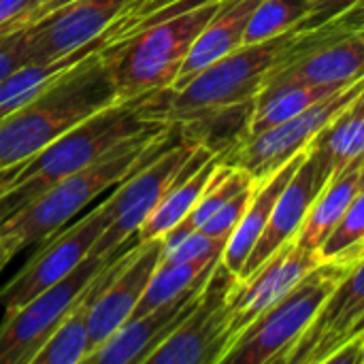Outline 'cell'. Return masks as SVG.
<instances>
[{"instance_id":"1","label":"cell","mask_w":364,"mask_h":364,"mask_svg":"<svg viewBox=\"0 0 364 364\" xmlns=\"http://www.w3.org/2000/svg\"><path fill=\"white\" fill-rule=\"evenodd\" d=\"M168 94L171 87L130 100H115L68 128L30 160L21 162L6 188V194L15 203V211L51 183L94 164L117 145L147 130L171 126L164 115Z\"/></svg>"},{"instance_id":"2","label":"cell","mask_w":364,"mask_h":364,"mask_svg":"<svg viewBox=\"0 0 364 364\" xmlns=\"http://www.w3.org/2000/svg\"><path fill=\"white\" fill-rule=\"evenodd\" d=\"M222 0H179L115 34L100 58L109 70L117 100H130L175 85L196 36Z\"/></svg>"},{"instance_id":"3","label":"cell","mask_w":364,"mask_h":364,"mask_svg":"<svg viewBox=\"0 0 364 364\" xmlns=\"http://www.w3.org/2000/svg\"><path fill=\"white\" fill-rule=\"evenodd\" d=\"M177 124L147 130L96 160L94 164L51 183L28 205L0 222V239L17 254L23 247L53 237L70 218L85 209L98 194L124 181L139 166L154 160L179 139Z\"/></svg>"},{"instance_id":"4","label":"cell","mask_w":364,"mask_h":364,"mask_svg":"<svg viewBox=\"0 0 364 364\" xmlns=\"http://www.w3.org/2000/svg\"><path fill=\"white\" fill-rule=\"evenodd\" d=\"M115 100V87L98 49L0 117V171L30 160L68 128Z\"/></svg>"},{"instance_id":"5","label":"cell","mask_w":364,"mask_h":364,"mask_svg":"<svg viewBox=\"0 0 364 364\" xmlns=\"http://www.w3.org/2000/svg\"><path fill=\"white\" fill-rule=\"evenodd\" d=\"M305 26H296L262 43H243L239 49L205 66L181 87L168 94L166 119L173 124L190 113L256 98L267 77L290 55Z\"/></svg>"},{"instance_id":"6","label":"cell","mask_w":364,"mask_h":364,"mask_svg":"<svg viewBox=\"0 0 364 364\" xmlns=\"http://www.w3.org/2000/svg\"><path fill=\"white\" fill-rule=\"evenodd\" d=\"M348 271L346 264L322 260L237 337L222 364H286Z\"/></svg>"},{"instance_id":"7","label":"cell","mask_w":364,"mask_h":364,"mask_svg":"<svg viewBox=\"0 0 364 364\" xmlns=\"http://www.w3.org/2000/svg\"><path fill=\"white\" fill-rule=\"evenodd\" d=\"M239 284L220 258L188 318L147 356L145 364H222L235 337L230 333V294Z\"/></svg>"},{"instance_id":"8","label":"cell","mask_w":364,"mask_h":364,"mask_svg":"<svg viewBox=\"0 0 364 364\" xmlns=\"http://www.w3.org/2000/svg\"><path fill=\"white\" fill-rule=\"evenodd\" d=\"M196 147L198 145L179 136L171 147L117 183V190L102 203L109 226L94 243L90 256L109 258L119 254V247L141 230L149 213L177 181Z\"/></svg>"},{"instance_id":"9","label":"cell","mask_w":364,"mask_h":364,"mask_svg":"<svg viewBox=\"0 0 364 364\" xmlns=\"http://www.w3.org/2000/svg\"><path fill=\"white\" fill-rule=\"evenodd\" d=\"M363 87L364 77L322 98L299 115L250 134L241 145L228 151L222 162L243 168L256 181L271 177L294 156L309 149L311 141L358 96Z\"/></svg>"},{"instance_id":"10","label":"cell","mask_w":364,"mask_h":364,"mask_svg":"<svg viewBox=\"0 0 364 364\" xmlns=\"http://www.w3.org/2000/svg\"><path fill=\"white\" fill-rule=\"evenodd\" d=\"M109 258L87 256L62 282L43 290L21 307L6 311L0 324V364H32L34 356Z\"/></svg>"},{"instance_id":"11","label":"cell","mask_w":364,"mask_h":364,"mask_svg":"<svg viewBox=\"0 0 364 364\" xmlns=\"http://www.w3.org/2000/svg\"><path fill=\"white\" fill-rule=\"evenodd\" d=\"M143 0H73L28 26V62L45 64L113 34Z\"/></svg>"},{"instance_id":"12","label":"cell","mask_w":364,"mask_h":364,"mask_svg":"<svg viewBox=\"0 0 364 364\" xmlns=\"http://www.w3.org/2000/svg\"><path fill=\"white\" fill-rule=\"evenodd\" d=\"M109 226V215L105 207H96L83 220L55 235L28 264L0 290V305L6 311H13L41 294L43 290L55 286L66 275H70L92 252L98 237Z\"/></svg>"},{"instance_id":"13","label":"cell","mask_w":364,"mask_h":364,"mask_svg":"<svg viewBox=\"0 0 364 364\" xmlns=\"http://www.w3.org/2000/svg\"><path fill=\"white\" fill-rule=\"evenodd\" d=\"M164 254L162 239L139 243L113 256L111 271L90 309V343L92 350L102 346L126 320L132 318L151 275Z\"/></svg>"},{"instance_id":"14","label":"cell","mask_w":364,"mask_h":364,"mask_svg":"<svg viewBox=\"0 0 364 364\" xmlns=\"http://www.w3.org/2000/svg\"><path fill=\"white\" fill-rule=\"evenodd\" d=\"M364 337V256L350 267L286 364H326L346 343Z\"/></svg>"},{"instance_id":"15","label":"cell","mask_w":364,"mask_h":364,"mask_svg":"<svg viewBox=\"0 0 364 364\" xmlns=\"http://www.w3.org/2000/svg\"><path fill=\"white\" fill-rule=\"evenodd\" d=\"M364 77V28L335 38L309 43L303 32L286 58L264 81V87L311 83L346 85ZM262 87V90H264Z\"/></svg>"},{"instance_id":"16","label":"cell","mask_w":364,"mask_h":364,"mask_svg":"<svg viewBox=\"0 0 364 364\" xmlns=\"http://www.w3.org/2000/svg\"><path fill=\"white\" fill-rule=\"evenodd\" d=\"M320 262L322 258L318 252L290 239L250 277L239 279L230 294V333L235 341L262 311L288 294Z\"/></svg>"},{"instance_id":"17","label":"cell","mask_w":364,"mask_h":364,"mask_svg":"<svg viewBox=\"0 0 364 364\" xmlns=\"http://www.w3.org/2000/svg\"><path fill=\"white\" fill-rule=\"evenodd\" d=\"M211 273L200 277L177 299L156 307L149 314L126 320L102 346H98L85 364H145L147 356L188 318Z\"/></svg>"},{"instance_id":"18","label":"cell","mask_w":364,"mask_h":364,"mask_svg":"<svg viewBox=\"0 0 364 364\" xmlns=\"http://www.w3.org/2000/svg\"><path fill=\"white\" fill-rule=\"evenodd\" d=\"M324 186H326V177L320 173L316 158L307 149L305 160L301 162V166L290 177L288 186L279 194L258 243L254 245L250 258L245 260V264L239 273V279L250 277L284 243H288L290 239L296 237V232L301 230L316 196L320 194V190Z\"/></svg>"},{"instance_id":"19","label":"cell","mask_w":364,"mask_h":364,"mask_svg":"<svg viewBox=\"0 0 364 364\" xmlns=\"http://www.w3.org/2000/svg\"><path fill=\"white\" fill-rule=\"evenodd\" d=\"M258 4L260 0H222L209 23L190 47L173 90L181 87L205 66L239 49L245 43L247 23Z\"/></svg>"},{"instance_id":"20","label":"cell","mask_w":364,"mask_h":364,"mask_svg":"<svg viewBox=\"0 0 364 364\" xmlns=\"http://www.w3.org/2000/svg\"><path fill=\"white\" fill-rule=\"evenodd\" d=\"M220 162V156H213L205 147H196L177 181L168 188V192L162 196V200L156 205V209L149 213V218L136 232V241L145 243L151 239H160L171 228H175L194 209Z\"/></svg>"},{"instance_id":"21","label":"cell","mask_w":364,"mask_h":364,"mask_svg":"<svg viewBox=\"0 0 364 364\" xmlns=\"http://www.w3.org/2000/svg\"><path fill=\"white\" fill-rule=\"evenodd\" d=\"M307 156V149L301 151L299 156H294L290 162H286L279 171H275L271 177L258 181L256 186V192L247 205V211L243 213L241 222L237 224V228L232 230V235L228 237L226 241V247L222 252V262L232 271V273H241L245 260L250 258L254 245L258 243L269 218H271V211L279 198V194L284 192V188L288 186L290 177L294 175V171L301 166V162L305 160Z\"/></svg>"},{"instance_id":"22","label":"cell","mask_w":364,"mask_h":364,"mask_svg":"<svg viewBox=\"0 0 364 364\" xmlns=\"http://www.w3.org/2000/svg\"><path fill=\"white\" fill-rule=\"evenodd\" d=\"M254 113L256 98H250L226 107L203 109L173 124H177L181 139L209 149L213 156L224 158L252 134Z\"/></svg>"},{"instance_id":"23","label":"cell","mask_w":364,"mask_h":364,"mask_svg":"<svg viewBox=\"0 0 364 364\" xmlns=\"http://www.w3.org/2000/svg\"><path fill=\"white\" fill-rule=\"evenodd\" d=\"M111 262H113V256L87 284V288L81 292V296L70 307V311L64 316L60 326L53 331L47 343L34 356L32 364H81L90 358V354L94 352L90 343V326H87L90 309L111 271Z\"/></svg>"},{"instance_id":"24","label":"cell","mask_w":364,"mask_h":364,"mask_svg":"<svg viewBox=\"0 0 364 364\" xmlns=\"http://www.w3.org/2000/svg\"><path fill=\"white\" fill-rule=\"evenodd\" d=\"M309 154L316 158L320 173L335 177L354 160L364 156V87L358 96L311 141Z\"/></svg>"},{"instance_id":"25","label":"cell","mask_w":364,"mask_h":364,"mask_svg":"<svg viewBox=\"0 0 364 364\" xmlns=\"http://www.w3.org/2000/svg\"><path fill=\"white\" fill-rule=\"evenodd\" d=\"M360 162L363 158L348 164L343 171L331 177L326 186L320 190L301 230L294 237L299 245L320 254V247L324 245L337 222L343 218V213L360 192Z\"/></svg>"},{"instance_id":"26","label":"cell","mask_w":364,"mask_h":364,"mask_svg":"<svg viewBox=\"0 0 364 364\" xmlns=\"http://www.w3.org/2000/svg\"><path fill=\"white\" fill-rule=\"evenodd\" d=\"M252 183H256V179L250 173H245L243 168H237V166L220 162L218 168L213 171L209 183L205 186L200 198L196 200L194 209L175 228H171L166 235L160 237L162 245H164V252L175 247L190 232L198 230L220 207H224L235 194H239L241 190H245Z\"/></svg>"},{"instance_id":"27","label":"cell","mask_w":364,"mask_h":364,"mask_svg":"<svg viewBox=\"0 0 364 364\" xmlns=\"http://www.w3.org/2000/svg\"><path fill=\"white\" fill-rule=\"evenodd\" d=\"M222 254L218 256H207V258H196L188 262H164L160 260L156 273L151 275L136 309L132 316H143L154 311L156 307L177 299L183 294L188 288H192L200 277L213 271V267L220 262Z\"/></svg>"},{"instance_id":"28","label":"cell","mask_w":364,"mask_h":364,"mask_svg":"<svg viewBox=\"0 0 364 364\" xmlns=\"http://www.w3.org/2000/svg\"><path fill=\"white\" fill-rule=\"evenodd\" d=\"M364 256V188L356 194L343 218L337 222L324 245L320 247V258L339 262L346 267L356 264Z\"/></svg>"},{"instance_id":"29","label":"cell","mask_w":364,"mask_h":364,"mask_svg":"<svg viewBox=\"0 0 364 364\" xmlns=\"http://www.w3.org/2000/svg\"><path fill=\"white\" fill-rule=\"evenodd\" d=\"M311 6L305 0H260L247 23L245 43H262L296 26H305Z\"/></svg>"},{"instance_id":"30","label":"cell","mask_w":364,"mask_h":364,"mask_svg":"<svg viewBox=\"0 0 364 364\" xmlns=\"http://www.w3.org/2000/svg\"><path fill=\"white\" fill-rule=\"evenodd\" d=\"M256 186H258V181L256 183H252V186H247L245 190H241L239 194H235L224 207H220L198 230L200 232H205V235H209V237H224V239H228L230 235H232V230L237 228V224L241 222V218H243V213L247 211V205H250V200H252V196H254V192H256Z\"/></svg>"},{"instance_id":"31","label":"cell","mask_w":364,"mask_h":364,"mask_svg":"<svg viewBox=\"0 0 364 364\" xmlns=\"http://www.w3.org/2000/svg\"><path fill=\"white\" fill-rule=\"evenodd\" d=\"M224 237H209L200 230L190 232L188 237H183L175 247L166 250L162 254L164 262H188V260H196V258H207V256H218L224 252L226 247Z\"/></svg>"},{"instance_id":"32","label":"cell","mask_w":364,"mask_h":364,"mask_svg":"<svg viewBox=\"0 0 364 364\" xmlns=\"http://www.w3.org/2000/svg\"><path fill=\"white\" fill-rule=\"evenodd\" d=\"M28 26H19L0 34V81L19 66L28 64Z\"/></svg>"},{"instance_id":"33","label":"cell","mask_w":364,"mask_h":364,"mask_svg":"<svg viewBox=\"0 0 364 364\" xmlns=\"http://www.w3.org/2000/svg\"><path fill=\"white\" fill-rule=\"evenodd\" d=\"M364 28V0H358L354 6H350L348 11H343L341 15H337L335 19L326 21L324 26L320 28H314V30H303V38L309 41V43H316V41H324V38H335V36H341L346 32H352V30H363Z\"/></svg>"},{"instance_id":"34","label":"cell","mask_w":364,"mask_h":364,"mask_svg":"<svg viewBox=\"0 0 364 364\" xmlns=\"http://www.w3.org/2000/svg\"><path fill=\"white\" fill-rule=\"evenodd\" d=\"M43 0H0V34L38 19Z\"/></svg>"},{"instance_id":"35","label":"cell","mask_w":364,"mask_h":364,"mask_svg":"<svg viewBox=\"0 0 364 364\" xmlns=\"http://www.w3.org/2000/svg\"><path fill=\"white\" fill-rule=\"evenodd\" d=\"M311 6V17L305 21V30H314L324 26L326 21L335 19L350 6H354L358 0H305Z\"/></svg>"},{"instance_id":"36","label":"cell","mask_w":364,"mask_h":364,"mask_svg":"<svg viewBox=\"0 0 364 364\" xmlns=\"http://www.w3.org/2000/svg\"><path fill=\"white\" fill-rule=\"evenodd\" d=\"M175 2H179V0H143V2L134 9V13H132L126 21L119 23L117 34L130 30L132 26H136L139 21H143V19L149 17L151 13H156V11H160V9H166V6H171V4H175Z\"/></svg>"},{"instance_id":"37","label":"cell","mask_w":364,"mask_h":364,"mask_svg":"<svg viewBox=\"0 0 364 364\" xmlns=\"http://www.w3.org/2000/svg\"><path fill=\"white\" fill-rule=\"evenodd\" d=\"M19 164L17 166H11V168H2L0 171V222H4L13 211H15V203L11 200V196L6 194V188L9 183L13 181L15 173H17Z\"/></svg>"},{"instance_id":"38","label":"cell","mask_w":364,"mask_h":364,"mask_svg":"<svg viewBox=\"0 0 364 364\" xmlns=\"http://www.w3.org/2000/svg\"><path fill=\"white\" fill-rule=\"evenodd\" d=\"M68 2H73V0H43L41 11H38V19H41L45 13H49V11H53V9H60V6H64V4H68ZM38 19H36V21H38Z\"/></svg>"},{"instance_id":"39","label":"cell","mask_w":364,"mask_h":364,"mask_svg":"<svg viewBox=\"0 0 364 364\" xmlns=\"http://www.w3.org/2000/svg\"><path fill=\"white\" fill-rule=\"evenodd\" d=\"M13 256H15V254H13V252H11V250H9L6 245H4V241L0 239V271H2L4 267H6V262H9V260H11Z\"/></svg>"},{"instance_id":"40","label":"cell","mask_w":364,"mask_h":364,"mask_svg":"<svg viewBox=\"0 0 364 364\" xmlns=\"http://www.w3.org/2000/svg\"><path fill=\"white\" fill-rule=\"evenodd\" d=\"M364 188V156H363V162H360V190Z\"/></svg>"},{"instance_id":"41","label":"cell","mask_w":364,"mask_h":364,"mask_svg":"<svg viewBox=\"0 0 364 364\" xmlns=\"http://www.w3.org/2000/svg\"><path fill=\"white\" fill-rule=\"evenodd\" d=\"M360 339H363V343H364V337H360Z\"/></svg>"}]
</instances>
